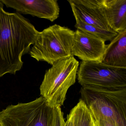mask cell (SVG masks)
<instances>
[{
	"mask_svg": "<svg viewBox=\"0 0 126 126\" xmlns=\"http://www.w3.org/2000/svg\"><path fill=\"white\" fill-rule=\"evenodd\" d=\"M3 6L0 2V77L21 70L22 57L29 53L39 32L19 13L7 12Z\"/></svg>",
	"mask_w": 126,
	"mask_h": 126,
	"instance_id": "cell-1",
	"label": "cell"
},
{
	"mask_svg": "<svg viewBox=\"0 0 126 126\" xmlns=\"http://www.w3.org/2000/svg\"><path fill=\"white\" fill-rule=\"evenodd\" d=\"M75 32L55 24L39 32L30 49L31 57L53 65L59 60L73 56L71 53Z\"/></svg>",
	"mask_w": 126,
	"mask_h": 126,
	"instance_id": "cell-2",
	"label": "cell"
},
{
	"mask_svg": "<svg viewBox=\"0 0 126 126\" xmlns=\"http://www.w3.org/2000/svg\"><path fill=\"white\" fill-rule=\"evenodd\" d=\"M79 66L72 56L58 61L46 71L40 90L49 106L63 105L68 90L76 82Z\"/></svg>",
	"mask_w": 126,
	"mask_h": 126,
	"instance_id": "cell-3",
	"label": "cell"
},
{
	"mask_svg": "<svg viewBox=\"0 0 126 126\" xmlns=\"http://www.w3.org/2000/svg\"><path fill=\"white\" fill-rule=\"evenodd\" d=\"M81 99L94 119L108 118L126 126V89L96 90L81 87Z\"/></svg>",
	"mask_w": 126,
	"mask_h": 126,
	"instance_id": "cell-4",
	"label": "cell"
},
{
	"mask_svg": "<svg viewBox=\"0 0 126 126\" xmlns=\"http://www.w3.org/2000/svg\"><path fill=\"white\" fill-rule=\"evenodd\" d=\"M82 87L96 90L126 89V68L113 67L102 62H81L77 72Z\"/></svg>",
	"mask_w": 126,
	"mask_h": 126,
	"instance_id": "cell-5",
	"label": "cell"
},
{
	"mask_svg": "<svg viewBox=\"0 0 126 126\" xmlns=\"http://www.w3.org/2000/svg\"><path fill=\"white\" fill-rule=\"evenodd\" d=\"M53 107L42 96L27 103L9 105L0 111L2 126H51Z\"/></svg>",
	"mask_w": 126,
	"mask_h": 126,
	"instance_id": "cell-6",
	"label": "cell"
},
{
	"mask_svg": "<svg viewBox=\"0 0 126 126\" xmlns=\"http://www.w3.org/2000/svg\"><path fill=\"white\" fill-rule=\"evenodd\" d=\"M105 42L89 33L77 29L75 32L71 53L82 62H102L107 45Z\"/></svg>",
	"mask_w": 126,
	"mask_h": 126,
	"instance_id": "cell-7",
	"label": "cell"
},
{
	"mask_svg": "<svg viewBox=\"0 0 126 126\" xmlns=\"http://www.w3.org/2000/svg\"><path fill=\"white\" fill-rule=\"evenodd\" d=\"M0 2L17 13L30 15L51 22L59 16L60 8L57 0H0Z\"/></svg>",
	"mask_w": 126,
	"mask_h": 126,
	"instance_id": "cell-8",
	"label": "cell"
},
{
	"mask_svg": "<svg viewBox=\"0 0 126 126\" xmlns=\"http://www.w3.org/2000/svg\"><path fill=\"white\" fill-rule=\"evenodd\" d=\"M67 1L70 5L75 19L113 31L105 17L103 0H68Z\"/></svg>",
	"mask_w": 126,
	"mask_h": 126,
	"instance_id": "cell-9",
	"label": "cell"
},
{
	"mask_svg": "<svg viewBox=\"0 0 126 126\" xmlns=\"http://www.w3.org/2000/svg\"><path fill=\"white\" fill-rule=\"evenodd\" d=\"M108 23L113 31L119 33L126 31V0H103Z\"/></svg>",
	"mask_w": 126,
	"mask_h": 126,
	"instance_id": "cell-10",
	"label": "cell"
},
{
	"mask_svg": "<svg viewBox=\"0 0 126 126\" xmlns=\"http://www.w3.org/2000/svg\"><path fill=\"white\" fill-rule=\"evenodd\" d=\"M102 63L110 66L126 68V31L118 33L107 45Z\"/></svg>",
	"mask_w": 126,
	"mask_h": 126,
	"instance_id": "cell-11",
	"label": "cell"
},
{
	"mask_svg": "<svg viewBox=\"0 0 126 126\" xmlns=\"http://www.w3.org/2000/svg\"><path fill=\"white\" fill-rule=\"evenodd\" d=\"M71 110L74 126H92L93 117L87 106L81 99Z\"/></svg>",
	"mask_w": 126,
	"mask_h": 126,
	"instance_id": "cell-12",
	"label": "cell"
},
{
	"mask_svg": "<svg viewBox=\"0 0 126 126\" xmlns=\"http://www.w3.org/2000/svg\"><path fill=\"white\" fill-rule=\"evenodd\" d=\"M75 27L77 29L89 33L105 42L111 41L118 33L107 31L99 27L85 23L79 19H76Z\"/></svg>",
	"mask_w": 126,
	"mask_h": 126,
	"instance_id": "cell-13",
	"label": "cell"
},
{
	"mask_svg": "<svg viewBox=\"0 0 126 126\" xmlns=\"http://www.w3.org/2000/svg\"><path fill=\"white\" fill-rule=\"evenodd\" d=\"M53 107V116L51 126H64L65 121L61 107L54 106Z\"/></svg>",
	"mask_w": 126,
	"mask_h": 126,
	"instance_id": "cell-14",
	"label": "cell"
},
{
	"mask_svg": "<svg viewBox=\"0 0 126 126\" xmlns=\"http://www.w3.org/2000/svg\"><path fill=\"white\" fill-rule=\"evenodd\" d=\"M94 121L96 126H121L117 122L110 119H94Z\"/></svg>",
	"mask_w": 126,
	"mask_h": 126,
	"instance_id": "cell-15",
	"label": "cell"
},
{
	"mask_svg": "<svg viewBox=\"0 0 126 126\" xmlns=\"http://www.w3.org/2000/svg\"><path fill=\"white\" fill-rule=\"evenodd\" d=\"M64 126H74L73 113L71 110L67 116V120L65 122Z\"/></svg>",
	"mask_w": 126,
	"mask_h": 126,
	"instance_id": "cell-16",
	"label": "cell"
},
{
	"mask_svg": "<svg viewBox=\"0 0 126 126\" xmlns=\"http://www.w3.org/2000/svg\"><path fill=\"white\" fill-rule=\"evenodd\" d=\"M92 126H96V124L95 122L94 119L93 121V122H92Z\"/></svg>",
	"mask_w": 126,
	"mask_h": 126,
	"instance_id": "cell-17",
	"label": "cell"
},
{
	"mask_svg": "<svg viewBox=\"0 0 126 126\" xmlns=\"http://www.w3.org/2000/svg\"><path fill=\"white\" fill-rule=\"evenodd\" d=\"M0 126H1V124H0Z\"/></svg>",
	"mask_w": 126,
	"mask_h": 126,
	"instance_id": "cell-18",
	"label": "cell"
}]
</instances>
